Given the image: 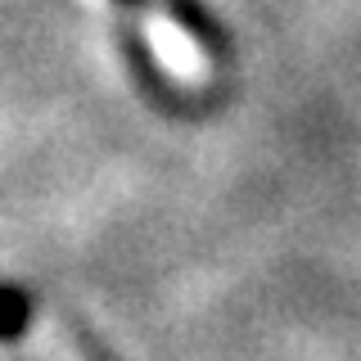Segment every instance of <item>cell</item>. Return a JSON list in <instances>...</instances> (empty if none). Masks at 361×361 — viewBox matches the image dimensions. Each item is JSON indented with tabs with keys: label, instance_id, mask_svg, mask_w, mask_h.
<instances>
[{
	"label": "cell",
	"instance_id": "1",
	"mask_svg": "<svg viewBox=\"0 0 361 361\" xmlns=\"http://www.w3.org/2000/svg\"><path fill=\"white\" fill-rule=\"evenodd\" d=\"M131 5L140 9V27H145V37H149L158 59L172 68L176 77L199 82L203 77V50L195 45V37L172 18V0H131Z\"/></svg>",
	"mask_w": 361,
	"mask_h": 361
}]
</instances>
